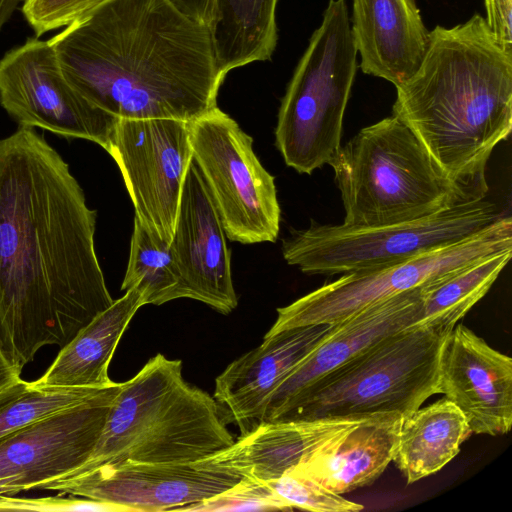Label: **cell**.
Instances as JSON below:
<instances>
[{"mask_svg":"<svg viewBox=\"0 0 512 512\" xmlns=\"http://www.w3.org/2000/svg\"><path fill=\"white\" fill-rule=\"evenodd\" d=\"M423 285L375 303L335 323L328 336L273 392L263 421H273L302 390L375 342L418 324L422 318Z\"/></svg>","mask_w":512,"mask_h":512,"instance_id":"ac0fdd59","label":"cell"},{"mask_svg":"<svg viewBox=\"0 0 512 512\" xmlns=\"http://www.w3.org/2000/svg\"><path fill=\"white\" fill-rule=\"evenodd\" d=\"M21 0H0V30L10 19Z\"/></svg>","mask_w":512,"mask_h":512,"instance_id":"e575fe53","label":"cell"},{"mask_svg":"<svg viewBox=\"0 0 512 512\" xmlns=\"http://www.w3.org/2000/svg\"><path fill=\"white\" fill-rule=\"evenodd\" d=\"M328 165L341 194L345 225L403 223L468 202L394 115L362 128Z\"/></svg>","mask_w":512,"mask_h":512,"instance_id":"5b68a950","label":"cell"},{"mask_svg":"<svg viewBox=\"0 0 512 512\" xmlns=\"http://www.w3.org/2000/svg\"><path fill=\"white\" fill-rule=\"evenodd\" d=\"M107 152L120 169L135 218L153 237L170 244L193 159L189 122L117 118Z\"/></svg>","mask_w":512,"mask_h":512,"instance_id":"8fae6325","label":"cell"},{"mask_svg":"<svg viewBox=\"0 0 512 512\" xmlns=\"http://www.w3.org/2000/svg\"><path fill=\"white\" fill-rule=\"evenodd\" d=\"M142 306L140 290L125 291L60 348L46 372L33 381L34 386L104 388L113 384L108 375L109 364L123 333Z\"/></svg>","mask_w":512,"mask_h":512,"instance_id":"7402d4cb","label":"cell"},{"mask_svg":"<svg viewBox=\"0 0 512 512\" xmlns=\"http://www.w3.org/2000/svg\"><path fill=\"white\" fill-rule=\"evenodd\" d=\"M512 249V220L502 214L476 234L409 260L342 274L277 309L264 338L286 329L335 324L397 294L438 279L485 256Z\"/></svg>","mask_w":512,"mask_h":512,"instance_id":"9c48e42d","label":"cell"},{"mask_svg":"<svg viewBox=\"0 0 512 512\" xmlns=\"http://www.w3.org/2000/svg\"><path fill=\"white\" fill-rule=\"evenodd\" d=\"M266 484L293 509L314 512H356L364 508L361 504L332 492L319 482L292 471Z\"/></svg>","mask_w":512,"mask_h":512,"instance_id":"83f0119b","label":"cell"},{"mask_svg":"<svg viewBox=\"0 0 512 512\" xmlns=\"http://www.w3.org/2000/svg\"><path fill=\"white\" fill-rule=\"evenodd\" d=\"M471 434L463 413L444 397L403 418L393 461L414 483L448 464Z\"/></svg>","mask_w":512,"mask_h":512,"instance_id":"603a6c76","label":"cell"},{"mask_svg":"<svg viewBox=\"0 0 512 512\" xmlns=\"http://www.w3.org/2000/svg\"><path fill=\"white\" fill-rule=\"evenodd\" d=\"M503 213L485 199L454 205L413 221L383 226L320 225L292 230L285 261L308 275H338L397 264L454 244Z\"/></svg>","mask_w":512,"mask_h":512,"instance_id":"ba28073f","label":"cell"},{"mask_svg":"<svg viewBox=\"0 0 512 512\" xmlns=\"http://www.w3.org/2000/svg\"><path fill=\"white\" fill-rule=\"evenodd\" d=\"M49 41L72 86L116 118L191 122L217 107L209 27L169 0H108Z\"/></svg>","mask_w":512,"mask_h":512,"instance_id":"7a4b0ae2","label":"cell"},{"mask_svg":"<svg viewBox=\"0 0 512 512\" xmlns=\"http://www.w3.org/2000/svg\"><path fill=\"white\" fill-rule=\"evenodd\" d=\"M392 112L466 201L485 199L488 160L512 130V55L479 14L437 25L420 66L396 87Z\"/></svg>","mask_w":512,"mask_h":512,"instance_id":"3957f363","label":"cell"},{"mask_svg":"<svg viewBox=\"0 0 512 512\" xmlns=\"http://www.w3.org/2000/svg\"><path fill=\"white\" fill-rule=\"evenodd\" d=\"M360 420L263 421L194 464L267 483L330 447Z\"/></svg>","mask_w":512,"mask_h":512,"instance_id":"d6986e66","label":"cell"},{"mask_svg":"<svg viewBox=\"0 0 512 512\" xmlns=\"http://www.w3.org/2000/svg\"><path fill=\"white\" fill-rule=\"evenodd\" d=\"M121 383L87 401L0 438V486L9 496L34 490L82 465L92 453Z\"/></svg>","mask_w":512,"mask_h":512,"instance_id":"4fadbf2b","label":"cell"},{"mask_svg":"<svg viewBox=\"0 0 512 512\" xmlns=\"http://www.w3.org/2000/svg\"><path fill=\"white\" fill-rule=\"evenodd\" d=\"M96 217L34 128L0 140V345L20 372L114 301L96 255Z\"/></svg>","mask_w":512,"mask_h":512,"instance_id":"6da1fadb","label":"cell"},{"mask_svg":"<svg viewBox=\"0 0 512 512\" xmlns=\"http://www.w3.org/2000/svg\"><path fill=\"white\" fill-rule=\"evenodd\" d=\"M449 331L416 324L386 336L302 390L273 421L409 416L440 394L439 361Z\"/></svg>","mask_w":512,"mask_h":512,"instance_id":"8992f818","label":"cell"},{"mask_svg":"<svg viewBox=\"0 0 512 512\" xmlns=\"http://www.w3.org/2000/svg\"><path fill=\"white\" fill-rule=\"evenodd\" d=\"M403 418L392 412L361 419L330 447L290 471L337 494L369 486L393 461Z\"/></svg>","mask_w":512,"mask_h":512,"instance_id":"44dd1931","label":"cell"},{"mask_svg":"<svg viewBox=\"0 0 512 512\" xmlns=\"http://www.w3.org/2000/svg\"><path fill=\"white\" fill-rule=\"evenodd\" d=\"M193 159L218 209L227 238L275 242L281 210L274 177L253 150V139L218 106L189 122Z\"/></svg>","mask_w":512,"mask_h":512,"instance_id":"30bf717a","label":"cell"},{"mask_svg":"<svg viewBox=\"0 0 512 512\" xmlns=\"http://www.w3.org/2000/svg\"><path fill=\"white\" fill-rule=\"evenodd\" d=\"M175 8L186 16L210 26L215 9V0H169Z\"/></svg>","mask_w":512,"mask_h":512,"instance_id":"d6a6232c","label":"cell"},{"mask_svg":"<svg viewBox=\"0 0 512 512\" xmlns=\"http://www.w3.org/2000/svg\"><path fill=\"white\" fill-rule=\"evenodd\" d=\"M0 510L133 512L129 507L95 499L75 497L19 498L0 496Z\"/></svg>","mask_w":512,"mask_h":512,"instance_id":"4dcf8cb0","label":"cell"},{"mask_svg":"<svg viewBox=\"0 0 512 512\" xmlns=\"http://www.w3.org/2000/svg\"><path fill=\"white\" fill-rule=\"evenodd\" d=\"M485 22L497 44L512 55V0H484Z\"/></svg>","mask_w":512,"mask_h":512,"instance_id":"1f68e13d","label":"cell"},{"mask_svg":"<svg viewBox=\"0 0 512 512\" xmlns=\"http://www.w3.org/2000/svg\"><path fill=\"white\" fill-rule=\"evenodd\" d=\"M511 256L512 249L495 252L423 285L418 325L451 330L486 295Z\"/></svg>","mask_w":512,"mask_h":512,"instance_id":"d4e9b609","label":"cell"},{"mask_svg":"<svg viewBox=\"0 0 512 512\" xmlns=\"http://www.w3.org/2000/svg\"><path fill=\"white\" fill-rule=\"evenodd\" d=\"M357 56L346 0H329L277 116L275 145L286 165L300 174L328 164L341 146Z\"/></svg>","mask_w":512,"mask_h":512,"instance_id":"52a82bcc","label":"cell"},{"mask_svg":"<svg viewBox=\"0 0 512 512\" xmlns=\"http://www.w3.org/2000/svg\"><path fill=\"white\" fill-rule=\"evenodd\" d=\"M233 442L214 397L184 380L181 360L157 354L121 383L88 459L53 480L125 461L195 463Z\"/></svg>","mask_w":512,"mask_h":512,"instance_id":"277c9868","label":"cell"},{"mask_svg":"<svg viewBox=\"0 0 512 512\" xmlns=\"http://www.w3.org/2000/svg\"><path fill=\"white\" fill-rule=\"evenodd\" d=\"M108 0H23L21 11L36 37L77 23Z\"/></svg>","mask_w":512,"mask_h":512,"instance_id":"f546056e","label":"cell"},{"mask_svg":"<svg viewBox=\"0 0 512 512\" xmlns=\"http://www.w3.org/2000/svg\"><path fill=\"white\" fill-rule=\"evenodd\" d=\"M351 31L363 73L395 87L420 66L429 44L416 0H352Z\"/></svg>","mask_w":512,"mask_h":512,"instance_id":"ffe728a7","label":"cell"},{"mask_svg":"<svg viewBox=\"0 0 512 512\" xmlns=\"http://www.w3.org/2000/svg\"><path fill=\"white\" fill-rule=\"evenodd\" d=\"M290 511L293 508L266 484L240 478L229 489L208 499L185 506L179 511L232 512V511Z\"/></svg>","mask_w":512,"mask_h":512,"instance_id":"f1b7e54d","label":"cell"},{"mask_svg":"<svg viewBox=\"0 0 512 512\" xmlns=\"http://www.w3.org/2000/svg\"><path fill=\"white\" fill-rule=\"evenodd\" d=\"M279 0H215L209 26L217 65L234 69L269 60L276 48Z\"/></svg>","mask_w":512,"mask_h":512,"instance_id":"cb8c5ba5","label":"cell"},{"mask_svg":"<svg viewBox=\"0 0 512 512\" xmlns=\"http://www.w3.org/2000/svg\"><path fill=\"white\" fill-rule=\"evenodd\" d=\"M0 104L19 127L85 139L106 151L117 120L72 86L50 41L39 37L0 59Z\"/></svg>","mask_w":512,"mask_h":512,"instance_id":"7c38bea8","label":"cell"},{"mask_svg":"<svg viewBox=\"0 0 512 512\" xmlns=\"http://www.w3.org/2000/svg\"><path fill=\"white\" fill-rule=\"evenodd\" d=\"M335 324L295 327L263 338L231 362L215 380L214 399L225 422L241 434L263 421L270 397L283 380L328 336Z\"/></svg>","mask_w":512,"mask_h":512,"instance_id":"e0dca14e","label":"cell"},{"mask_svg":"<svg viewBox=\"0 0 512 512\" xmlns=\"http://www.w3.org/2000/svg\"><path fill=\"white\" fill-rule=\"evenodd\" d=\"M439 387L463 413L472 433L497 436L509 432L512 359L463 324H456L445 337Z\"/></svg>","mask_w":512,"mask_h":512,"instance_id":"2e32d148","label":"cell"},{"mask_svg":"<svg viewBox=\"0 0 512 512\" xmlns=\"http://www.w3.org/2000/svg\"><path fill=\"white\" fill-rule=\"evenodd\" d=\"M102 389L39 388L33 382L20 379L0 390V438L43 417L83 403Z\"/></svg>","mask_w":512,"mask_h":512,"instance_id":"4316f807","label":"cell"},{"mask_svg":"<svg viewBox=\"0 0 512 512\" xmlns=\"http://www.w3.org/2000/svg\"><path fill=\"white\" fill-rule=\"evenodd\" d=\"M232 473L194 463H141L105 465L86 474L52 480L35 489L112 502L133 512L179 511L213 497L240 480Z\"/></svg>","mask_w":512,"mask_h":512,"instance_id":"5bb4252c","label":"cell"},{"mask_svg":"<svg viewBox=\"0 0 512 512\" xmlns=\"http://www.w3.org/2000/svg\"><path fill=\"white\" fill-rule=\"evenodd\" d=\"M137 288L144 305L187 298L170 244L153 237L134 217L128 265L121 290Z\"/></svg>","mask_w":512,"mask_h":512,"instance_id":"484cf974","label":"cell"},{"mask_svg":"<svg viewBox=\"0 0 512 512\" xmlns=\"http://www.w3.org/2000/svg\"><path fill=\"white\" fill-rule=\"evenodd\" d=\"M21 372L12 364L0 345V390L19 381Z\"/></svg>","mask_w":512,"mask_h":512,"instance_id":"836d02e7","label":"cell"},{"mask_svg":"<svg viewBox=\"0 0 512 512\" xmlns=\"http://www.w3.org/2000/svg\"><path fill=\"white\" fill-rule=\"evenodd\" d=\"M170 248L187 298L200 301L222 314H229L237 307L227 236L194 159L185 176Z\"/></svg>","mask_w":512,"mask_h":512,"instance_id":"9a60e30c","label":"cell"}]
</instances>
